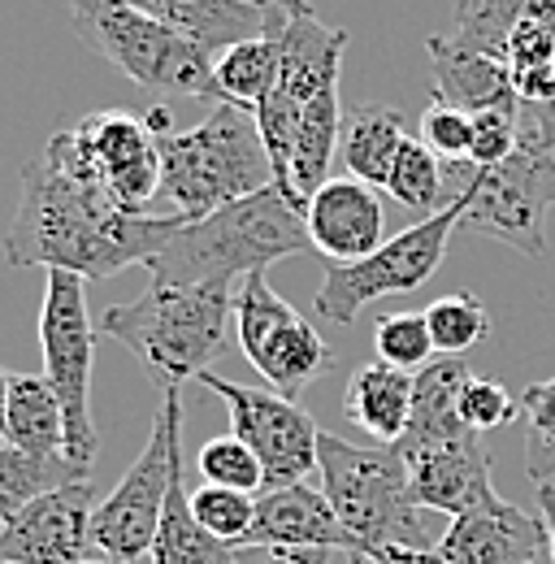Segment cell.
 <instances>
[{
  "mask_svg": "<svg viewBox=\"0 0 555 564\" xmlns=\"http://www.w3.org/2000/svg\"><path fill=\"white\" fill-rule=\"evenodd\" d=\"M534 0H460L456 4V26H451V44L482 53L503 62L508 57V35L516 31L521 18H530Z\"/></svg>",
  "mask_w": 555,
  "mask_h": 564,
  "instance_id": "83f0119b",
  "label": "cell"
},
{
  "mask_svg": "<svg viewBox=\"0 0 555 564\" xmlns=\"http://www.w3.org/2000/svg\"><path fill=\"white\" fill-rule=\"evenodd\" d=\"M460 213H465V200L451 196V205H443L438 213L421 217L416 226L391 235V239H387L378 252H369L364 261L326 265L322 286H317V295H313L317 317H326V322H335V326H351L364 304L425 286V282L438 274L443 257H447L451 230H460Z\"/></svg>",
  "mask_w": 555,
  "mask_h": 564,
  "instance_id": "30bf717a",
  "label": "cell"
},
{
  "mask_svg": "<svg viewBox=\"0 0 555 564\" xmlns=\"http://www.w3.org/2000/svg\"><path fill=\"white\" fill-rule=\"evenodd\" d=\"M248 547H326V552H360V539L347 530L326 491L308 482L257 495V525Z\"/></svg>",
  "mask_w": 555,
  "mask_h": 564,
  "instance_id": "d6986e66",
  "label": "cell"
},
{
  "mask_svg": "<svg viewBox=\"0 0 555 564\" xmlns=\"http://www.w3.org/2000/svg\"><path fill=\"white\" fill-rule=\"evenodd\" d=\"M434 552L451 564H552V539L543 517L499 499L486 512L451 517Z\"/></svg>",
  "mask_w": 555,
  "mask_h": 564,
  "instance_id": "ac0fdd59",
  "label": "cell"
},
{
  "mask_svg": "<svg viewBox=\"0 0 555 564\" xmlns=\"http://www.w3.org/2000/svg\"><path fill=\"white\" fill-rule=\"evenodd\" d=\"M326 547H239V564H326Z\"/></svg>",
  "mask_w": 555,
  "mask_h": 564,
  "instance_id": "f35d334b",
  "label": "cell"
},
{
  "mask_svg": "<svg viewBox=\"0 0 555 564\" xmlns=\"http://www.w3.org/2000/svg\"><path fill=\"white\" fill-rule=\"evenodd\" d=\"M317 469L322 491L335 503L339 521L369 547H425L429 525L425 508L416 503L409 460L395 443H347L339 434L322 430L317 438Z\"/></svg>",
  "mask_w": 555,
  "mask_h": 564,
  "instance_id": "8992f818",
  "label": "cell"
},
{
  "mask_svg": "<svg viewBox=\"0 0 555 564\" xmlns=\"http://www.w3.org/2000/svg\"><path fill=\"white\" fill-rule=\"evenodd\" d=\"M413 391L416 373L391 369V365H360L347 382L344 417L356 430L373 434L378 443H400L413 422Z\"/></svg>",
  "mask_w": 555,
  "mask_h": 564,
  "instance_id": "7402d4cb",
  "label": "cell"
},
{
  "mask_svg": "<svg viewBox=\"0 0 555 564\" xmlns=\"http://www.w3.org/2000/svg\"><path fill=\"white\" fill-rule=\"evenodd\" d=\"M196 382L226 404L230 434L243 438L257 452V460L265 469V491L295 487V482H304L317 469V438H322V430L295 400H286L278 391L230 382V378H221L213 369L200 373Z\"/></svg>",
  "mask_w": 555,
  "mask_h": 564,
  "instance_id": "5bb4252c",
  "label": "cell"
},
{
  "mask_svg": "<svg viewBox=\"0 0 555 564\" xmlns=\"http://www.w3.org/2000/svg\"><path fill=\"white\" fill-rule=\"evenodd\" d=\"M404 140H409V131H404L400 109H391V105L356 109L344 122V143H339V161H344L347 178H360V183L382 192Z\"/></svg>",
  "mask_w": 555,
  "mask_h": 564,
  "instance_id": "cb8c5ba5",
  "label": "cell"
},
{
  "mask_svg": "<svg viewBox=\"0 0 555 564\" xmlns=\"http://www.w3.org/2000/svg\"><path fill=\"white\" fill-rule=\"evenodd\" d=\"M508 70L512 74H525V70H538V66H555V26L543 22V18H521L516 31L508 35Z\"/></svg>",
  "mask_w": 555,
  "mask_h": 564,
  "instance_id": "74e56055",
  "label": "cell"
},
{
  "mask_svg": "<svg viewBox=\"0 0 555 564\" xmlns=\"http://www.w3.org/2000/svg\"><path fill=\"white\" fill-rule=\"evenodd\" d=\"M278 83V40L274 35H257L243 40L235 48H226L213 66V105H239L248 113H257L265 105V96Z\"/></svg>",
  "mask_w": 555,
  "mask_h": 564,
  "instance_id": "484cf974",
  "label": "cell"
},
{
  "mask_svg": "<svg viewBox=\"0 0 555 564\" xmlns=\"http://www.w3.org/2000/svg\"><path fill=\"white\" fill-rule=\"evenodd\" d=\"M235 335L243 356L278 395L300 400L322 373L335 369V348L322 339L313 322H304L265 274L239 282L235 291Z\"/></svg>",
  "mask_w": 555,
  "mask_h": 564,
  "instance_id": "4fadbf2b",
  "label": "cell"
},
{
  "mask_svg": "<svg viewBox=\"0 0 555 564\" xmlns=\"http://www.w3.org/2000/svg\"><path fill=\"white\" fill-rule=\"evenodd\" d=\"M516 83V100L521 105H552L555 100V66H538V70H525V74H512Z\"/></svg>",
  "mask_w": 555,
  "mask_h": 564,
  "instance_id": "60d3db41",
  "label": "cell"
},
{
  "mask_svg": "<svg viewBox=\"0 0 555 564\" xmlns=\"http://www.w3.org/2000/svg\"><path fill=\"white\" fill-rule=\"evenodd\" d=\"M183 465V391H161V409L148 434V447L135 456L127 478L113 487L91 517V543L105 561L135 564L152 556V539Z\"/></svg>",
  "mask_w": 555,
  "mask_h": 564,
  "instance_id": "9c48e42d",
  "label": "cell"
},
{
  "mask_svg": "<svg viewBox=\"0 0 555 564\" xmlns=\"http://www.w3.org/2000/svg\"><path fill=\"white\" fill-rule=\"evenodd\" d=\"M78 40H87L105 62H113L131 83L156 96H192L213 100V66L217 57L174 31L170 22L139 13L127 0H105L100 9L74 18Z\"/></svg>",
  "mask_w": 555,
  "mask_h": 564,
  "instance_id": "52a82bcc",
  "label": "cell"
},
{
  "mask_svg": "<svg viewBox=\"0 0 555 564\" xmlns=\"http://www.w3.org/2000/svg\"><path fill=\"white\" fill-rule=\"evenodd\" d=\"M425 322H429V335H434V352L443 356H465L469 348L486 344V335H490V313L474 291L434 300L425 308Z\"/></svg>",
  "mask_w": 555,
  "mask_h": 564,
  "instance_id": "f546056e",
  "label": "cell"
},
{
  "mask_svg": "<svg viewBox=\"0 0 555 564\" xmlns=\"http://www.w3.org/2000/svg\"><path fill=\"white\" fill-rule=\"evenodd\" d=\"M4 404H9V373L0 369V434H4Z\"/></svg>",
  "mask_w": 555,
  "mask_h": 564,
  "instance_id": "f6af8a7d",
  "label": "cell"
},
{
  "mask_svg": "<svg viewBox=\"0 0 555 564\" xmlns=\"http://www.w3.org/2000/svg\"><path fill=\"white\" fill-rule=\"evenodd\" d=\"M521 143H534L555 156V100L552 105H521Z\"/></svg>",
  "mask_w": 555,
  "mask_h": 564,
  "instance_id": "ab89813d",
  "label": "cell"
},
{
  "mask_svg": "<svg viewBox=\"0 0 555 564\" xmlns=\"http://www.w3.org/2000/svg\"><path fill=\"white\" fill-rule=\"evenodd\" d=\"M347 564H378V561H373V556H364V552H351V556H347Z\"/></svg>",
  "mask_w": 555,
  "mask_h": 564,
  "instance_id": "bcb514c9",
  "label": "cell"
},
{
  "mask_svg": "<svg viewBox=\"0 0 555 564\" xmlns=\"http://www.w3.org/2000/svg\"><path fill=\"white\" fill-rule=\"evenodd\" d=\"M516 148H521V109L474 113V152H469L474 170H490V165L508 161Z\"/></svg>",
  "mask_w": 555,
  "mask_h": 564,
  "instance_id": "8d00e7d4",
  "label": "cell"
},
{
  "mask_svg": "<svg viewBox=\"0 0 555 564\" xmlns=\"http://www.w3.org/2000/svg\"><path fill=\"white\" fill-rule=\"evenodd\" d=\"M265 35L278 40V83L252 113L274 161V183L300 205L330 183V165L344 143L339 70L347 31L322 22L308 0H257Z\"/></svg>",
  "mask_w": 555,
  "mask_h": 564,
  "instance_id": "6da1fadb",
  "label": "cell"
},
{
  "mask_svg": "<svg viewBox=\"0 0 555 564\" xmlns=\"http://www.w3.org/2000/svg\"><path fill=\"white\" fill-rule=\"evenodd\" d=\"M83 564H113V561H83Z\"/></svg>",
  "mask_w": 555,
  "mask_h": 564,
  "instance_id": "7dc6e473",
  "label": "cell"
},
{
  "mask_svg": "<svg viewBox=\"0 0 555 564\" xmlns=\"http://www.w3.org/2000/svg\"><path fill=\"white\" fill-rule=\"evenodd\" d=\"M127 4L170 22L174 31H183L187 40H196L200 48L217 53V57L265 31L257 0H127Z\"/></svg>",
  "mask_w": 555,
  "mask_h": 564,
  "instance_id": "44dd1931",
  "label": "cell"
},
{
  "mask_svg": "<svg viewBox=\"0 0 555 564\" xmlns=\"http://www.w3.org/2000/svg\"><path fill=\"white\" fill-rule=\"evenodd\" d=\"M152 564H239V552L213 539L192 512V491H187V469L178 465L174 487L165 499L156 539H152Z\"/></svg>",
  "mask_w": 555,
  "mask_h": 564,
  "instance_id": "d4e9b609",
  "label": "cell"
},
{
  "mask_svg": "<svg viewBox=\"0 0 555 564\" xmlns=\"http://www.w3.org/2000/svg\"><path fill=\"white\" fill-rule=\"evenodd\" d=\"M364 556H373L378 564H451L429 547H369Z\"/></svg>",
  "mask_w": 555,
  "mask_h": 564,
  "instance_id": "b9f144b4",
  "label": "cell"
},
{
  "mask_svg": "<svg viewBox=\"0 0 555 564\" xmlns=\"http://www.w3.org/2000/svg\"><path fill=\"white\" fill-rule=\"evenodd\" d=\"M4 443L35 456H66V409L44 373H9Z\"/></svg>",
  "mask_w": 555,
  "mask_h": 564,
  "instance_id": "603a6c76",
  "label": "cell"
},
{
  "mask_svg": "<svg viewBox=\"0 0 555 564\" xmlns=\"http://www.w3.org/2000/svg\"><path fill=\"white\" fill-rule=\"evenodd\" d=\"M183 213L118 209L105 192L69 178L53 156H35L22 170L18 209L4 230V257L18 270L44 265L78 279H113L131 265H148L183 226Z\"/></svg>",
  "mask_w": 555,
  "mask_h": 564,
  "instance_id": "7a4b0ae2",
  "label": "cell"
},
{
  "mask_svg": "<svg viewBox=\"0 0 555 564\" xmlns=\"http://www.w3.org/2000/svg\"><path fill=\"white\" fill-rule=\"evenodd\" d=\"M304 226L313 239V252L326 257V265H351L378 252L387 213H382V192L360 183V178H330L322 183L308 205H304Z\"/></svg>",
  "mask_w": 555,
  "mask_h": 564,
  "instance_id": "e0dca14e",
  "label": "cell"
},
{
  "mask_svg": "<svg viewBox=\"0 0 555 564\" xmlns=\"http://www.w3.org/2000/svg\"><path fill=\"white\" fill-rule=\"evenodd\" d=\"M78 478H87V469L69 465L66 456H35L13 443H0V525L18 517L26 503H35L40 495L78 482Z\"/></svg>",
  "mask_w": 555,
  "mask_h": 564,
  "instance_id": "4316f807",
  "label": "cell"
},
{
  "mask_svg": "<svg viewBox=\"0 0 555 564\" xmlns=\"http://www.w3.org/2000/svg\"><path fill=\"white\" fill-rule=\"evenodd\" d=\"M421 143L438 161H447V165H469V152H474V113L429 100V109L421 118Z\"/></svg>",
  "mask_w": 555,
  "mask_h": 564,
  "instance_id": "d590c367",
  "label": "cell"
},
{
  "mask_svg": "<svg viewBox=\"0 0 555 564\" xmlns=\"http://www.w3.org/2000/svg\"><path fill=\"white\" fill-rule=\"evenodd\" d=\"M521 422H525V469L534 482L555 478V378L521 391Z\"/></svg>",
  "mask_w": 555,
  "mask_h": 564,
  "instance_id": "d6a6232c",
  "label": "cell"
},
{
  "mask_svg": "<svg viewBox=\"0 0 555 564\" xmlns=\"http://www.w3.org/2000/svg\"><path fill=\"white\" fill-rule=\"evenodd\" d=\"M429 70H434V100L465 109V113H486V109H521L516 83L508 62H494L482 53H469L451 44L447 35H434L429 44Z\"/></svg>",
  "mask_w": 555,
  "mask_h": 564,
  "instance_id": "ffe728a7",
  "label": "cell"
},
{
  "mask_svg": "<svg viewBox=\"0 0 555 564\" xmlns=\"http://www.w3.org/2000/svg\"><path fill=\"white\" fill-rule=\"evenodd\" d=\"M96 330L135 356L161 391H183V382L208 373V365L226 352V335L235 330V295L217 282L148 286L131 304L105 308Z\"/></svg>",
  "mask_w": 555,
  "mask_h": 564,
  "instance_id": "5b68a950",
  "label": "cell"
},
{
  "mask_svg": "<svg viewBox=\"0 0 555 564\" xmlns=\"http://www.w3.org/2000/svg\"><path fill=\"white\" fill-rule=\"evenodd\" d=\"M96 326L87 313V291L78 274L48 270V291L40 308V348L44 378L53 382L66 409V460L87 469L96 460V422H91V360H96Z\"/></svg>",
  "mask_w": 555,
  "mask_h": 564,
  "instance_id": "8fae6325",
  "label": "cell"
},
{
  "mask_svg": "<svg viewBox=\"0 0 555 564\" xmlns=\"http://www.w3.org/2000/svg\"><path fill=\"white\" fill-rule=\"evenodd\" d=\"M196 469L205 474V482L213 487H230V491H243V495H261L265 491V469L257 460V452L235 438V434H217L208 438L196 456Z\"/></svg>",
  "mask_w": 555,
  "mask_h": 564,
  "instance_id": "836d02e7",
  "label": "cell"
},
{
  "mask_svg": "<svg viewBox=\"0 0 555 564\" xmlns=\"http://www.w3.org/2000/svg\"><path fill=\"white\" fill-rule=\"evenodd\" d=\"M443 178H447L443 174V161L421 140L409 135L404 148H400V156H395V165H391V178H387L382 192H391L395 205L429 217V213H438L443 205H451L447 192H443Z\"/></svg>",
  "mask_w": 555,
  "mask_h": 564,
  "instance_id": "f1b7e54d",
  "label": "cell"
},
{
  "mask_svg": "<svg viewBox=\"0 0 555 564\" xmlns=\"http://www.w3.org/2000/svg\"><path fill=\"white\" fill-rule=\"evenodd\" d=\"M456 413L474 434H490V430H503L521 417V400H512V391L503 382L474 373L456 395Z\"/></svg>",
  "mask_w": 555,
  "mask_h": 564,
  "instance_id": "e575fe53",
  "label": "cell"
},
{
  "mask_svg": "<svg viewBox=\"0 0 555 564\" xmlns=\"http://www.w3.org/2000/svg\"><path fill=\"white\" fill-rule=\"evenodd\" d=\"M373 352L391 369L421 373L434 360V335H429L425 313H382L373 322Z\"/></svg>",
  "mask_w": 555,
  "mask_h": 564,
  "instance_id": "1f68e13d",
  "label": "cell"
},
{
  "mask_svg": "<svg viewBox=\"0 0 555 564\" xmlns=\"http://www.w3.org/2000/svg\"><path fill=\"white\" fill-rule=\"evenodd\" d=\"M460 200H465L460 230L499 239L525 257H543L547 252L543 217L555 209V156L534 143H521L508 161L490 170L469 165Z\"/></svg>",
  "mask_w": 555,
  "mask_h": 564,
  "instance_id": "7c38bea8",
  "label": "cell"
},
{
  "mask_svg": "<svg viewBox=\"0 0 555 564\" xmlns=\"http://www.w3.org/2000/svg\"><path fill=\"white\" fill-rule=\"evenodd\" d=\"M300 252H313L304 205L274 183L200 221H183L174 239L148 261V274L152 286H230Z\"/></svg>",
  "mask_w": 555,
  "mask_h": 564,
  "instance_id": "3957f363",
  "label": "cell"
},
{
  "mask_svg": "<svg viewBox=\"0 0 555 564\" xmlns=\"http://www.w3.org/2000/svg\"><path fill=\"white\" fill-rule=\"evenodd\" d=\"M395 447L409 460L416 503L429 512L469 517L503 499L490 482V452H486L482 434H474L469 425H456L425 443H395Z\"/></svg>",
  "mask_w": 555,
  "mask_h": 564,
  "instance_id": "9a60e30c",
  "label": "cell"
},
{
  "mask_svg": "<svg viewBox=\"0 0 555 564\" xmlns=\"http://www.w3.org/2000/svg\"><path fill=\"white\" fill-rule=\"evenodd\" d=\"M0 564H9V561H4V556H0Z\"/></svg>",
  "mask_w": 555,
  "mask_h": 564,
  "instance_id": "c3c4849f",
  "label": "cell"
},
{
  "mask_svg": "<svg viewBox=\"0 0 555 564\" xmlns=\"http://www.w3.org/2000/svg\"><path fill=\"white\" fill-rule=\"evenodd\" d=\"M44 156H53L69 178L105 192L118 209L148 213L161 196V148L148 118L127 109L83 113L74 127L57 131Z\"/></svg>",
  "mask_w": 555,
  "mask_h": 564,
  "instance_id": "ba28073f",
  "label": "cell"
},
{
  "mask_svg": "<svg viewBox=\"0 0 555 564\" xmlns=\"http://www.w3.org/2000/svg\"><path fill=\"white\" fill-rule=\"evenodd\" d=\"M192 512L213 539H221L226 547L239 552V547H248L252 525H257V495L205 482L200 491H192Z\"/></svg>",
  "mask_w": 555,
  "mask_h": 564,
  "instance_id": "4dcf8cb0",
  "label": "cell"
},
{
  "mask_svg": "<svg viewBox=\"0 0 555 564\" xmlns=\"http://www.w3.org/2000/svg\"><path fill=\"white\" fill-rule=\"evenodd\" d=\"M538 517L547 525V539H552V564H555V482H538Z\"/></svg>",
  "mask_w": 555,
  "mask_h": 564,
  "instance_id": "7bdbcfd3",
  "label": "cell"
},
{
  "mask_svg": "<svg viewBox=\"0 0 555 564\" xmlns=\"http://www.w3.org/2000/svg\"><path fill=\"white\" fill-rule=\"evenodd\" d=\"M105 0H69V18H83V13H91V9H100Z\"/></svg>",
  "mask_w": 555,
  "mask_h": 564,
  "instance_id": "ee69618b",
  "label": "cell"
},
{
  "mask_svg": "<svg viewBox=\"0 0 555 564\" xmlns=\"http://www.w3.org/2000/svg\"><path fill=\"white\" fill-rule=\"evenodd\" d=\"M96 487L91 478L40 495L0 525V556L9 564H83L91 543Z\"/></svg>",
  "mask_w": 555,
  "mask_h": 564,
  "instance_id": "2e32d148",
  "label": "cell"
},
{
  "mask_svg": "<svg viewBox=\"0 0 555 564\" xmlns=\"http://www.w3.org/2000/svg\"><path fill=\"white\" fill-rule=\"evenodd\" d=\"M148 127L161 148V196H170L174 213L187 221L274 187V161L261 127L239 105H213L192 131H174L170 109H152Z\"/></svg>",
  "mask_w": 555,
  "mask_h": 564,
  "instance_id": "277c9868",
  "label": "cell"
}]
</instances>
